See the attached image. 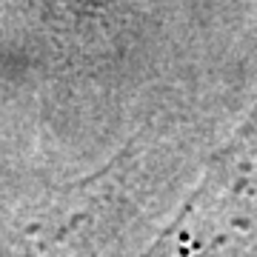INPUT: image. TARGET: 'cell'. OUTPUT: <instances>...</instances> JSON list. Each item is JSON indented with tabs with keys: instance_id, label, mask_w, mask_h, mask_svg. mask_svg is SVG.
<instances>
[{
	"instance_id": "obj_1",
	"label": "cell",
	"mask_w": 257,
	"mask_h": 257,
	"mask_svg": "<svg viewBox=\"0 0 257 257\" xmlns=\"http://www.w3.org/2000/svg\"><path fill=\"white\" fill-rule=\"evenodd\" d=\"M146 257H257V117L209 163Z\"/></svg>"
}]
</instances>
